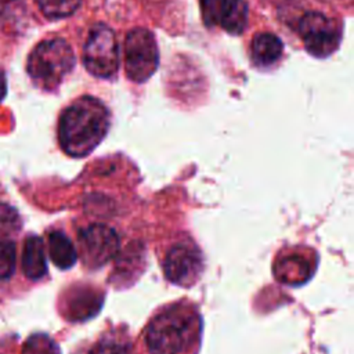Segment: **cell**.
<instances>
[{"label":"cell","instance_id":"ffe728a7","mask_svg":"<svg viewBox=\"0 0 354 354\" xmlns=\"http://www.w3.org/2000/svg\"><path fill=\"white\" fill-rule=\"evenodd\" d=\"M203 21L207 26H213L217 24V14H218V4L220 0H199Z\"/></svg>","mask_w":354,"mask_h":354},{"label":"cell","instance_id":"52a82bcc","mask_svg":"<svg viewBox=\"0 0 354 354\" xmlns=\"http://www.w3.org/2000/svg\"><path fill=\"white\" fill-rule=\"evenodd\" d=\"M119 250V236L108 225L91 224L79 231V253L84 266L97 268L108 263Z\"/></svg>","mask_w":354,"mask_h":354},{"label":"cell","instance_id":"6da1fadb","mask_svg":"<svg viewBox=\"0 0 354 354\" xmlns=\"http://www.w3.org/2000/svg\"><path fill=\"white\" fill-rule=\"evenodd\" d=\"M108 108L95 97L83 95L73 101L61 115L58 141L65 153L83 158L91 153L109 130Z\"/></svg>","mask_w":354,"mask_h":354},{"label":"cell","instance_id":"8992f818","mask_svg":"<svg viewBox=\"0 0 354 354\" xmlns=\"http://www.w3.org/2000/svg\"><path fill=\"white\" fill-rule=\"evenodd\" d=\"M299 35L311 55L326 58L337 50L342 40V28L333 18L311 11L300 19Z\"/></svg>","mask_w":354,"mask_h":354},{"label":"cell","instance_id":"2e32d148","mask_svg":"<svg viewBox=\"0 0 354 354\" xmlns=\"http://www.w3.org/2000/svg\"><path fill=\"white\" fill-rule=\"evenodd\" d=\"M22 354H59L54 340L44 333H35L26 339Z\"/></svg>","mask_w":354,"mask_h":354},{"label":"cell","instance_id":"ba28073f","mask_svg":"<svg viewBox=\"0 0 354 354\" xmlns=\"http://www.w3.org/2000/svg\"><path fill=\"white\" fill-rule=\"evenodd\" d=\"M203 268L199 250L191 245L180 243L173 246L165 259L163 271L166 278L178 286L194 285Z\"/></svg>","mask_w":354,"mask_h":354},{"label":"cell","instance_id":"7c38bea8","mask_svg":"<svg viewBox=\"0 0 354 354\" xmlns=\"http://www.w3.org/2000/svg\"><path fill=\"white\" fill-rule=\"evenodd\" d=\"M248 3L246 0H220L217 24L231 33L239 35L248 25Z\"/></svg>","mask_w":354,"mask_h":354},{"label":"cell","instance_id":"30bf717a","mask_svg":"<svg viewBox=\"0 0 354 354\" xmlns=\"http://www.w3.org/2000/svg\"><path fill=\"white\" fill-rule=\"evenodd\" d=\"M283 53V43L278 36L270 32L257 33L252 39L250 57L256 66L268 68L278 62Z\"/></svg>","mask_w":354,"mask_h":354},{"label":"cell","instance_id":"5b68a950","mask_svg":"<svg viewBox=\"0 0 354 354\" xmlns=\"http://www.w3.org/2000/svg\"><path fill=\"white\" fill-rule=\"evenodd\" d=\"M159 65V50L153 33L147 28L131 29L124 39V71L131 82L148 80Z\"/></svg>","mask_w":354,"mask_h":354},{"label":"cell","instance_id":"277c9868","mask_svg":"<svg viewBox=\"0 0 354 354\" xmlns=\"http://www.w3.org/2000/svg\"><path fill=\"white\" fill-rule=\"evenodd\" d=\"M83 64L95 77L109 79L119 69V47L113 30L105 24L91 28L83 47Z\"/></svg>","mask_w":354,"mask_h":354},{"label":"cell","instance_id":"8fae6325","mask_svg":"<svg viewBox=\"0 0 354 354\" xmlns=\"http://www.w3.org/2000/svg\"><path fill=\"white\" fill-rule=\"evenodd\" d=\"M22 271L26 278L39 281L47 274L44 243L41 238L32 235L26 238L22 249Z\"/></svg>","mask_w":354,"mask_h":354},{"label":"cell","instance_id":"4fadbf2b","mask_svg":"<svg viewBox=\"0 0 354 354\" xmlns=\"http://www.w3.org/2000/svg\"><path fill=\"white\" fill-rule=\"evenodd\" d=\"M310 261L299 254H289L275 261V278L288 285H300L311 275Z\"/></svg>","mask_w":354,"mask_h":354},{"label":"cell","instance_id":"e0dca14e","mask_svg":"<svg viewBox=\"0 0 354 354\" xmlns=\"http://www.w3.org/2000/svg\"><path fill=\"white\" fill-rule=\"evenodd\" d=\"M131 347L129 342L118 336H105L98 343H95L87 354H130Z\"/></svg>","mask_w":354,"mask_h":354},{"label":"cell","instance_id":"ac0fdd59","mask_svg":"<svg viewBox=\"0 0 354 354\" xmlns=\"http://www.w3.org/2000/svg\"><path fill=\"white\" fill-rule=\"evenodd\" d=\"M17 252L11 241H0V281L8 279L15 271Z\"/></svg>","mask_w":354,"mask_h":354},{"label":"cell","instance_id":"7a4b0ae2","mask_svg":"<svg viewBox=\"0 0 354 354\" xmlns=\"http://www.w3.org/2000/svg\"><path fill=\"white\" fill-rule=\"evenodd\" d=\"M199 319L194 310L171 307L159 313L147 326L145 342L149 354H178L195 339Z\"/></svg>","mask_w":354,"mask_h":354},{"label":"cell","instance_id":"d6986e66","mask_svg":"<svg viewBox=\"0 0 354 354\" xmlns=\"http://www.w3.org/2000/svg\"><path fill=\"white\" fill-rule=\"evenodd\" d=\"M17 230H19L18 213L7 205H0V236L8 235Z\"/></svg>","mask_w":354,"mask_h":354},{"label":"cell","instance_id":"7402d4cb","mask_svg":"<svg viewBox=\"0 0 354 354\" xmlns=\"http://www.w3.org/2000/svg\"><path fill=\"white\" fill-rule=\"evenodd\" d=\"M6 79H4V73H0V101L4 98V94H6Z\"/></svg>","mask_w":354,"mask_h":354},{"label":"cell","instance_id":"9c48e42d","mask_svg":"<svg viewBox=\"0 0 354 354\" xmlns=\"http://www.w3.org/2000/svg\"><path fill=\"white\" fill-rule=\"evenodd\" d=\"M62 313L69 319H86L93 317L101 307V299L90 289L79 288L66 293L62 300Z\"/></svg>","mask_w":354,"mask_h":354},{"label":"cell","instance_id":"9a60e30c","mask_svg":"<svg viewBox=\"0 0 354 354\" xmlns=\"http://www.w3.org/2000/svg\"><path fill=\"white\" fill-rule=\"evenodd\" d=\"M40 11L48 18H65L72 15L82 0H36Z\"/></svg>","mask_w":354,"mask_h":354},{"label":"cell","instance_id":"44dd1931","mask_svg":"<svg viewBox=\"0 0 354 354\" xmlns=\"http://www.w3.org/2000/svg\"><path fill=\"white\" fill-rule=\"evenodd\" d=\"M12 0H0V21L4 18L6 15V11L8 8V6L11 4Z\"/></svg>","mask_w":354,"mask_h":354},{"label":"cell","instance_id":"3957f363","mask_svg":"<svg viewBox=\"0 0 354 354\" xmlns=\"http://www.w3.org/2000/svg\"><path fill=\"white\" fill-rule=\"evenodd\" d=\"M75 53L64 39L40 41L29 54L26 69L30 79L44 90H54L72 72Z\"/></svg>","mask_w":354,"mask_h":354},{"label":"cell","instance_id":"5bb4252c","mask_svg":"<svg viewBox=\"0 0 354 354\" xmlns=\"http://www.w3.org/2000/svg\"><path fill=\"white\" fill-rule=\"evenodd\" d=\"M48 254L54 266L61 270L71 268L77 260V252L72 241L61 231H53L48 235Z\"/></svg>","mask_w":354,"mask_h":354}]
</instances>
